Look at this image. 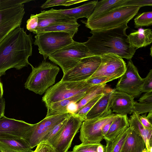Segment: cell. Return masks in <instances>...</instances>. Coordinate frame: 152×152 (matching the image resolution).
<instances>
[{
    "label": "cell",
    "mask_w": 152,
    "mask_h": 152,
    "mask_svg": "<svg viewBox=\"0 0 152 152\" xmlns=\"http://www.w3.org/2000/svg\"><path fill=\"white\" fill-rule=\"evenodd\" d=\"M128 28L125 24L112 29L91 31L92 36L83 44L93 56L111 53L130 60L136 50L131 45L126 34Z\"/></svg>",
    "instance_id": "1"
},
{
    "label": "cell",
    "mask_w": 152,
    "mask_h": 152,
    "mask_svg": "<svg viewBox=\"0 0 152 152\" xmlns=\"http://www.w3.org/2000/svg\"><path fill=\"white\" fill-rule=\"evenodd\" d=\"M33 39L24 28H16L0 42V76L14 68L20 70L27 66L32 55Z\"/></svg>",
    "instance_id": "2"
},
{
    "label": "cell",
    "mask_w": 152,
    "mask_h": 152,
    "mask_svg": "<svg viewBox=\"0 0 152 152\" xmlns=\"http://www.w3.org/2000/svg\"><path fill=\"white\" fill-rule=\"evenodd\" d=\"M141 7L137 6H122L93 20L81 21L91 31L112 29L127 24L137 14Z\"/></svg>",
    "instance_id": "3"
},
{
    "label": "cell",
    "mask_w": 152,
    "mask_h": 152,
    "mask_svg": "<svg viewBox=\"0 0 152 152\" xmlns=\"http://www.w3.org/2000/svg\"><path fill=\"white\" fill-rule=\"evenodd\" d=\"M32 71L25 83L26 89L37 94H43L55 83L60 69L50 62L43 61L38 66L31 64Z\"/></svg>",
    "instance_id": "4"
},
{
    "label": "cell",
    "mask_w": 152,
    "mask_h": 152,
    "mask_svg": "<svg viewBox=\"0 0 152 152\" xmlns=\"http://www.w3.org/2000/svg\"><path fill=\"white\" fill-rule=\"evenodd\" d=\"M98 86L89 84L86 80L75 82L60 81L46 91L42 98V101L47 107L52 103L79 94H87Z\"/></svg>",
    "instance_id": "5"
},
{
    "label": "cell",
    "mask_w": 152,
    "mask_h": 152,
    "mask_svg": "<svg viewBox=\"0 0 152 152\" xmlns=\"http://www.w3.org/2000/svg\"><path fill=\"white\" fill-rule=\"evenodd\" d=\"M93 56L83 43L75 41L71 44L50 55L49 59L58 65L63 75L76 66L85 57Z\"/></svg>",
    "instance_id": "6"
},
{
    "label": "cell",
    "mask_w": 152,
    "mask_h": 152,
    "mask_svg": "<svg viewBox=\"0 0 152 152\" xmlns=\"http://www.w3.org/2000/svg\"><path fill=\"white\" fill-rule=\"evenodd\" d=\"M33 44L38 47L39 53L45 60L55 52L71 44L74 41L68 33L62 31H50L38 33Z\"/></svg>",
    "instance_id": "7"
},
{
    "label": "cell",
    "mask_w": 152,
    "mask_h": 152,
    "mask_svg": "<svg viewBox=\"0 0 152 152\" xmlns=\"http://www.w3.org/2000/svg\"><path fill=\"white\" fill-rule=\"evenodd\" d=\"M68 113L45 117L32 126L25 133L23 139L33 148L40 143L45 136L57 125L69 115Z\"/></svg>",
    "instance_id": "8"
},
{
    "label": "cell",
    "mask_w": 152,
    "mask_h": 152,
    "mask_svg": "<svg viewBox=\"0 0 152 152\" xmlns=\"http://www.w3.org/2000/svg\"><path fill=\"white\" fill-rule=\"evenodd\" d=\"M119 115L112 113L106 117L86 120L82 123L79 139L83 144H99L103 139L102 133L103 126L114 120Z\"/></svg>",
    "instance_id": "9"
},
{
    "label": "cell",
    "mask_w": 152,
    "mask_h": 152,
    "mask_svg": "<svg viewBox=\"0 0 152 152\" xmlns=\"http://www.w3.org/2000/svg\"><path fill=\"white\" fill-rule=\"evenodd\" d=\"M70 113L62 129L50 144L56 152H67L68 151L83 121L76 115Z\"/></svg>",
    "instance_id": "10"
},
{
    "label": "cell",
    "mask_w": 152,
    "mask_h": 152,
    "mask_svg": "<svg viewBox=\"0 0 152 152\" xmlns=\"http://www.w3.org/2000/svg\"><path fill=\"white\" fill-rule=\"evenodd\" d=\"M100 56L101 61L100 64L90 78L104 77L107 78L110 82L120 78L124 73L126 65L122 58L111 53L105 54Z\"/></svg>",
    "instance_id": "11"
},
{
    "label": "cell",
    "mask_w": 152,
    "mask_h": 152,
    "mask_svg": "<svg viewBox=\"0 0 152 152\" xmlns=\"http://www.w3.org/2000/svg\"><path fill=\"white\" fill-rule=\"evenodd\" d=\"M101 61V57L96 56L82 59L76 66L63 75L60 81L75 82L86 80L96 70Z\"/></svg>",
    "instance_id": "12"
},
{
    "label": "cell",
    "mask_w": 152,
    "mask_h": 152,
    "mask_svg": "<svg viewBox=\"0 0 152 152\" xmlns=\"http://www.w3.org/2000/svg\"><path fill=\"white\" fill-rule=\"evenodd\" d=\"M115 90L137 97L142 93L144 79L140 75L137 68L131 59L128 61L124 73L120 77Z\"/></svg>",
    "instance_id": "13"
},
{
    "label": "cell",
    "mask_w": 152,
    "mask_h": 152,
    "mask_svg": "<svg viewBox=\"0 0 152 152\" xmlns=\"http://www.w3.org/2000/svg\"><path fill=\"white\" fill-rule=\"evenodd\" d=\"M25 13L23 4L0 10V42L11 31L20 26Z\"/></svg>",
    "instance_id": "14"
},
{
    "label": "cell",
    "mask_w": 152,
    "mask_h": 152,
    "mask_svg": "<svg viewBox=\"0 0 152 152\" xmlns=\"http://www.w3.org/2000/svg\"><path fill=\"white\" fill-rule=\"evenodd\" d=\"M33 124L4 116L0 119V139L23 138Z\"/></svg>",
    "instance_id": "15"
},
{
    "label": "cell",
    "mask_w": 152,
    "mask_h": 152,
    "mask_svg": "<svg viewBox=\"0 0 152 152\" xmlns=\"http://www.w3.org/2000/svg\"><path fill=\"white\" fill-rule=\"evenodd\" d=\"M134 97L125 92L113 89L110 97V107L112 112L121 115L132 113Z\"/></svg>",
    "instance_id": "16"
},
{
    "label": "cell",
    "mask_w": 152,
    "mask_h": 152,
    "mask_svg": "<svg viewBox=\"0 0 152 152\" xmlns=\"http://www.w3.org/2000/svg\"><path fill=\"white\" fill-rule=\"evenodd\" d=\"M37 15L38 18V25L34 32L52 25L77 23V20L70 18L62 13L56 12L53 8L48 10L41 11L40 13Z\"/></svg>",
    "instance_id": "17"
},
{
    "label": "cell",
    "mask_w": 152,
    "mask_h": 152,
    "mask_svg": "<svg viewBox=\"0 0 152 152\" xmlns=\"http://www.w3.org/2000/svg\"><path fill=\"white\" fill-rule=\"evenodd\" d=\"M113 90L110 88L105 87L102 96L87 114L86 120L106 117L113 113L110 107V101Z\"/></svg>",
    "instance_id": "18"
},
{
    "label": "cell",
    "mask_w": 152,
    "mask_h": 152,
    "mask_svg": "<svg viewBox=\"0 0 152 152\" xmlns=\"http://www.w3.org/2000/svg\"><path fill=\"white\" fill-rule=\"evenodd\" d=\"M98 1H93L86 3L73 8L68 9L55 10L56 12L63 14L69 18L77 20L80 18L88 19L92 13Z\"/></svg>",
    "instance_id": "19"
},
{
    "label": "cell",
    "mask_w": 152,
    "mask_h": 152,
    "mask_svg": "<svg viewBox=\"0 0 152 152\" xmlns=\"http://www.w3.org/2000/svg\"><path fill=\"white\" fill-rule=\"evenodd\" d=\"M23 138L0 139V151L6 152H33Z\"/></svg>",
    "instance_id": "20"
},
{
    "label": "cell",
    "mask_w": 152,
    "mask_h": 152,
    "mask_svg": "<svg viewBox=\"0 0 152 152\" xmlns=\"http://www.w3.org/2000/svg\"><path fill=\"white\" fill-rule=\"evenodd\" d=\"M131 46L136 50L145 47L152 42V32L150 28L144 29L141 27L137 31L131 33L128 35Z\"/></svg>",
    "instance_id": "21"
},
{
    "label": "cell",
    "mask_w": 152,
    "mask_h": 152,
    "mask_svg": "<svg viewBox=\"0 0 152 152\" xmlns=\"http://www.w3.org/2000/svg\"><path fill=\"white\" fill-rule=\"evenodd\" d=\"M129 118V126L133 128L143 139L148 151L152 148V129L145 128L139 118L140 115L134 113Z\"/></svg>",
    "instance_id": "22"
},
{
    "label": "cell",
    "mask_w": 152,
    "mask_h": 152,
    "mask_svg": "<svg viewBox=\"0 0 152 152\" xmlns=\"http://www.w3.org/2000/svg\"><path fill=\"white\" fill-rule=\"evenodd\" d=\"M128 0H103L98 1L88 20H93L118 7L124 6Z\"/></svg>",
    "instance_id": "23"
},
{
    "label": "cell",
    "mask_w": 152,
    "mask_h": 152,
    "mask_svg": "<svg viewBox=\"0 0 152 152\" xmlns=\"http://www.w3.org/2000/svg\"><path fill=\"white\" fill-rule=\"evenodd\" d=\"M131 128V131L123 145L121 152H142L146 148L142 137Z\"/></svg>",
    "instance_id": "24"
},
{
    "label": "cell",
    "mask_w": 152,
    "mask_h": 152,
    "mask_svg": "<svg viewBox=\"0 0 152 152\" xmlns=\"http://www.w3.org/2000/svg\"><path fill=\"white\" fill-rule=\"evenodd\" d=\"M86 94H79L50 104L47 107L48 111L45 117L68 113L67 106L71 102H78Z\"/></svg>",
    "instance_id": "25"
},
{
    "label": "cell",
    "mask_w": 152,
    "mask_h": 152,
    "mask_svg": "<svg viewBox=\"0 0 152 152\" xmlns=\"http://www.w3.org/2000/svg\"><path fill=\"white\" fill-rule=\"evenodd\" d=\"M129 127V118L127 115H119L113 121L103 139L106 141L110 140Z\"/></svg>",
    "instance_id": "26"
},
{
    "label": "cell",
    "mask_w": 152,
    "mask_h": 152,
    "mask_svg": "<svg viewBox=\"0 0 152 152\" xmlns=\"http://www.w3.org/2000/svg\"><path fill=\"white\" fill-rule=\"evenodd\" d=\"M132 130L129 127L113 139L106 141L104 152H121L123 145Z\"/></svg>",
    "instance_id": "27"
},
{
    "label": "cell",
    "mask_w": 152,
    "mask_h": 152,
    "mask_svg": "<svg viewBox=\"0 0 152 152\" xmlns=\"http://www.w3.org/2000/svg\"><path fill=\"white\" fill-rule=\"evenodd\" d=\"M80 25L78 23H62L52 25L38 30L33 34H37L50 31H62L69 33L73 37L78 31V28Z\"/></svg>",
    "instance_id": "28"
},
{
    "label": "cell",
    "mask_w": 152,
    "mask_h": 152,
    "mask_svg": "<svg viewBox=\"0 0 152 152\" xmlns=\"http://www.w3.org/2000/svg\"><path fill=\"white\" fill-rule=\"evenodd\" d=\"M106 85V83H104L96 86L77 102V112L99 94L103 92Z\"/></svg>",
    "instance_id": "29"
},
{
    "label": "cell",
    "mask_w": 152,
    "mask_h": 152,
    "mask_svg": "<svg viewBox=\"0 0 152 152\" xmlns=\"http://www.w3.org/2000/svg\"><path fill=\"white\" fill-rule=\"evenodd\" d=\"M69 116L57 125L47 133L43 137L41 142L45 143L50 145L53 140L59 134L62 129Z\"/></svg>",
    "instance_id": "30"
},
{
    "label": "cell",
    "mask_w": 152,
    "mask_h": 152,
    "mask_svg": "<svg viewBox=\"0 0 152 152\" xmlns=\"http://www.w3.org/2000/svg\"><path fill=\"white\" fill-rule=\"evenodd\" d=\"M135 27L148 26L152 25V12H147L138 15L134 19Z\"/></svg>",
    "instance_id": "31"
},
{
    "label": "cell",
    "mask_w": 152,
    "mask_h": 152,
    "mask_svg": "<svg viewBox=\"0 0 152 152\" xmlns=\"http://www.w3.org/2000/svg\"><path fill=\"white\" fill-rule=\"evenodd\" d=\"M86 1V0H48L41 5V7L45 9L59 5L68 6Z\"/></svg>",
    "instance_id": "32"
},
{
    "label": "cell",
    "mask_w": 152,
    "mask_h": 152,
    "mask_svg": "<svg viewBox=\"0 0 152 152\" xmlns=\"http://www.w3.org/2000/svg\"><path fill=\"white\" fill-rule=\"evenodd\" d=\"M103 94L104 91L103 92L99 94L94 99L85 105L75 115L80 117L83 121L86 120V115L88 112L96 102L102 96Z\"/></svg>",
    "instance_id": "33"
},
{
    "label": "cell",
    "mask_w": 152,
    "mask_h": 152,
    "mask_svg": "<svg viewBox=\"0 0 152 152\" xmlns=\"http://www.w3.org/2000/svg\"><path fill=\"white\" fill-rule=\"evenodd\" d=\"M99 144H81L75 145L73 152H97V148Z\"/></svg>",
    "instance_id": "34"
},
{
    "label": "cell",
    "mask_w": 152,
    "mask_h": 152,
    "mask_svg": "<svg viewBox=\"0 0 152 152\" xmlns=\"http://www.w3.org/2000/svg\"><path fill=\"white\" fill-rule=\"evenodd\" d=\"M152 111V103L144 104L134 102L132 110V113L139 115Z\"/></svg>",
    "instance_id": "35"
},
{
    "label": "cell",
    "mask_w": 152,
    "mask_h": 152,
    "mask_svg": "<svg viewBox=\"0 0 152 152\" xmlns=\"http://www.w3.org/2000/svg\"><path fill=\"white\" fill-rule=\"evenodd\" d=\"M141 92L147 93L152 92V69H151L147 76L143 78Z\"/></svg>",
    "instance_id": "36"
},
{
    "label": "cell",
    "mask_w": 152,
    "mask_h": 152,
    "mask_svg": "<svg viewBox=\"0 0 152 152\" xmlns=\"http://www.w3.org/2000/svg\"><path fill=\"white\" fill-rule=\"evenodd\" d=\"M31 1L29 0H0V10L23 4L24 3L28 2Z\"/></svg>",
    "instance_id": "37"
},
{
    "label": "cell",
    "mask_w": 152,
    "mask_h": 152,
    "mask_svg": "<svg viewBox=\"0 0 152 152\" xmlns=\"http://www.w3.org/2000/svg\"><path fill=\"white\" fill-rule=\"evenodd\" d=\"M38 25V18L37 14H31L26 22L27 29L33 33L35 31Z\"/></svg>",
    "instance_id": "38"
},
{
    "label": "cell",
    "mask_w": 152,
    "mask_h": 152,
    "mask_svg": "<svg viewBox=\"0 0 152 152\" xmlns=\"http://www.w3.org/2000/svg\"><path fill=\"white\" fill-rule=\"evenodd\" d=\"M152 5V0H128L125 6H137L142 7Z\"/></svg>",
    "instance_id": "39"
},
{
    "label": "cell",
    "mask_w": 152,
    "mask_h": 152,
    "mask_svg": "<svg viewBox=\"0 0 152 152\" xmlns=\"http://www.w3.org/2000/svg\"><path fill=\"white\" fill-rule=\"evenodd\" d=\"M106 77H96L90 78L86 80V83L91 85L98 86L109 82Z\"/></svg>",
    "instance_id": "40"
},
{
    "label": "cell",
    "mask_w": 152,
    "mask_h": 152,
    "mask_svg": "<svg viewBox=\"0 0 152 152\" xmlns=\"http://www.w3.org/2000/svg\"><path fill=\"white\" fill-rule=\"evenodd\" d=\"M37 146L33 152H56L51 145L45 143L40 142Z\"/></svg>",
    "instance_id": "41"
},
{
    "label": "cell",
    "mask_w": 152,
    "mask_h": 152,
    "mask_svg": "<svg viewBox=\"0 0 152 152\" xmlns=\"http://www.w3.org/2000/svg\"><path fill=\"white\" fill-rule=\"evenodd\" d=\"M139 103L144 104L152 103V92L145 93L138 100Z\"/></svg>",
    "instance_id": "42"
},
{
    "label": "cell",
    "mask_w": 152,
    "mask_h": 152,
    "mask_svg": "<svg viewBox=\"0 0 152 152\" xmlns=\"http://www.w3.org/2000/svg\"><path fill=\"white\" fill-rule=\"evenodd\" d=\"M139 118L141 123L145 128L148 129H152V123L147 117L146 114L141 115H140Z\"/></svg>",
    "instance_id": "43"
},
{
    "label": "cell",
    "mask_w": 152,
    "mask_h": 152,
    "mask_svg": "<svg viewBox=\"0 0 152 152\" xmlns=\"http://www.w3.org/2000/svg\"><path fill=\"white\" fill-rule=\"evenodd\" d=\"M77 102H71L66 107V110L69 113L75 114L77 112Z\"/></svg>",
    "instance_id": "44"
},
{
    "label": "cell",
    "mask_w": 152,
    "mask_h": 152,
    "mask_svg": "<svg viewBox=\"0 0 152 152\" xmlns=\"http://www.w3.org/2000/svg\"><path fill=\"white\" fill-rule=\"evenodd\" d=\"M5 102L4 98H3L0 101V119L4 115Z\"/></svg>",
    "instance_id": "45"
},
{
    "label": "cell",
    "mask_w": 152,
    "mask_h": 152,
    "mask_svg": "<svg viewBox=\"0 0 152 152\" xmlns=\"http://www.w3.org/2000/svg\"><path fill=\"white\" fill-rule=\"evenodd\" d=\"M113 120H114L111 121L106 124L102 127V133L104 137L109 130Z\"/></svg>",
    "instance_id": "46"
},
{
    "label": "cell",
    "mask_w": 152,
    "mask_h": 152,
    "mask_svg": "<svg viewBox=\"0 0 152 152\" xmlns=\"http://www.w3.org/2000/svg\"><path fill=\"white\" fill-rule=\"evenodd\" d=\"M105 146V145L100 143L97 148V152H104Z\"/></svg>",
    "instance_id": "47"
},
{
    "label": "cell",
    "mask_w": 152,
    "mask_h": 152,
    "mask_svg": "<svg viewBox=\"0 0 152 152\" xmlns=\"http://www.w3.org/2000/svg\"><path fill=\"white\" fill-rule=\"evenodd\" d=\"M3 86L2 83L1 81L0 80V101L3 98Z\"/></svg>",
    "instance_id": "48"
},
{
    "label": "cell",
    "mask_w": 152,
    "mask_h": 152,
    "mask_svg": "<svg viewBox=\"0 0 152 152\" xmlns=\"http://www.w3.org/2000/svg\"><path fill=\"white\" fill-rule=\"evenodd\" d=\"M146 116L148 120L151 123L152 120V111L149 112L147 116Z\"/></svg>",
    "instance_id": "49"
},
{
    "label": "cell",
    "mask_w": 152,
    "mask_h": 152,
    "mask_svg": "<svg viewBox=\"0 0 152 152\" xmlns=\"http://www.w3.org/2000/svg\"><path fill=\"white\" fill-rule=\"evenodd\" d=\"M142 152H148L147 151L146 148H145L144 150H143L142 151Z\"/></svg>",
    "instance_id": "50"
},
{
    "label": "cell",
    "mask_w": 152,
    "mask_h": 152,
    "mask_svg": "<svg viewBox=\"0 0 152 152\" xmlns=\"http://www.w3.org/2000/svg\"><path fill=\"white\" fill-rule=\"evenodd\" d=\"M150 49H151V54H150V55H151V56H152V51H151V50H152V47H151Z\"/></svg>",
    "instance_id": "51"
},
{
    "label": "cell",
    "mask_w": 152,
    "mask_h": 152,
    "mask_svg": "<svg viewBox=\"0 0 152 152\" xmlns=\"http://www.w3.org/2000/svg\"><path fill=\"white\" fill-rule=\"evenodd\" d=\"M67 152H73L72 151H68Z\"/></svg>",
    "instance_id": "52"
},
{
    "label": "cell",
    "mask_w": 152,
    "mask_h": 152,
    "mask_svg": "<svg viewBox=\"0 0 152 152\" xmlns=\"http://www.w3.org/2000/svg\"><path fill=\"white\" fill-rule=\"evenodd\" d=\"M0 152H6L0 151Z\"/></svg>",
    "instance_id": "53"
}]
</instances>
